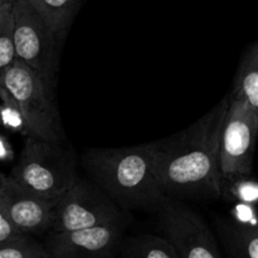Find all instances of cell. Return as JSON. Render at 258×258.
<instances>
[{
    "mask_svg": "<svg viewBox=\"0 0 258 258\" xmlns=\"http://www.w3.org/2000/svg\"><path fill=\"white\" fill-rule=\"evenodd\" d=\"M229 106L224 96L193 125L148 143L154 169L169 197L221 198V135Z\"/></svg>",
    "mask_w": 258,
    "mask_h": 258,
    "instance_id": "obj_1",
    "label": "cell"
},
{
    "mask_svg": "<svg viewBox=\"0 0 258 258\" xmlns=\"http://www.w3.org/2000/svg\"><path fill=\"white\" fill-rule=\"evenodd\" d=\"M82 166L88 179L126 212L156 213L169 197L156 175L148 144L87 149Z\"/></svg>",
    "mask_w": 258,
    "mask_h": 258,
    "instance_id": "obj_2",
    "label": "cell"
},
{
    "mask_svg": "<svg viewBox=\"0 0 258 258\" xmlns=\"http://www.w3.org/2000/svg\"><path fill=\"white\" fill-rule=\"evenodd\" d=\"M64 143L27 136L10 178L39 196L59 201L80 178L75 153Z\"/></svg>",
    "mask_w": 258,
    "mask_h": 258,
    "instance_id": "obj_3",
    "label": "cell"
},
{
    "mask_svg": "<svg viewBox=\"0 0 258 258\" xmlns=\"http://www.w3.org/2000/svg\"><path fill=\"white\" fill-rule=\"evenodd\" d=\"M0 85L5 86L19 103L29 135L50 141H66L54 90L30 66L20 59L0 71Z\"/></svg>",
    "mask_w": 258,
    "mask_h": 258,
    "instance_id": "obj_4",
    "label": "cell"
},
{
    "mask_svg": "<svg viewBox=\"0 0 258 258\" xmlns=\"http://www.w3.org/2000/svg\"><path fill=\"white\" fill-rule=\"evenodd\" d=\"M15 52L55 91L63 40L29 0H14Z\"/></svg>",
    "mask_w": 258,
    "mask_h": 258,
    "instance_id": "obj_5",
    "label": "cell"
},
{
    "mask_svg": "<svg viewBox=\"0 0 258 258\" xmlns=\"http://www.w3.org/2000/svg\"><path fill=\"white\" fill-rule=\"evenodd\" d=\"M130 217L100 186L78 178L58 201L50 232H70L105 226H126Z\"/></svg>",
    "mask_w": 258,
    "mask_h": 258,
    "instance_id": "obj_6",
    "label": "cell"
},
{
    "mask_svg": "<svg viewBox=\"0 0 258 258\" xmlns=\"http://www.w3.org/2000/svg\"><path fill=\"white\" fill-rule=\"evenodd\" d=\"M258 138V112L243 98L229 95L219 149L222 176L251 175Z\"/></svg>",
    "mask_w": 258,
    "mask_h": 258,
    "instance_id": "obj_7",
    "label": "cell"
},
{
    "mask_svg": "<svg viewBox=\"0 0 258 258\" xmlns=\"http://www.w3.org/2000/svg\"><path fill=\"white\" fill-rule=\"evenodd\" d=\"M156 214L161 236L180 258H226L208 224L189 206L168 197Z\"/></svg>",
    "mask_w": 258,
    "mask_h": 258,
    "instance_id": "obj_8",
    "label": "cell"
},
{
    "mask_svg": "<svg viewBox=\"0 0 258 258\" xmlns=\"http://www.w3.org/2000/svg\"><path fill=\"white\" fill-rule=\"evenodd\" d=\"M126 226H105L70 232H49L44 246L49 258H116Z\"/></svg>",
    "mask_w": 258,
    "mask_h": 258,
    "instance_id": "obj_9",
    "label": "cell"
},
{
    "mask_svg": "<svg viewBox=\"0 0 258 258\" xmlns=\"http://www.w3.org/2000/svg\"><path fill=\"white\" fill-rule=\"evenodd\" d=\"M58 199L39 196L24 188L10 175L0 179V209L12 218L24 234L39 236L49 233Z\"/></svg>",
    "mask_w": 258,
    "mask_h": 258,
    "instance_id": "obj_10",
    "label": "cell"
},
{
    "mask_svg": "<svg viewBox=\"0 0 258 258\" xmlns=\"http://www.w3.org/2000/svg\"><path fill=\"white\" fill-rule=\"evenodd\" d=\"M216 228L226 258H258V227L219 217Z\"/></svg>",
    "mask_w": 258,
    "mask_h": 258,
    "instance_id": "obj_11",
    "label": "cell"
},
{
    "mask_svg": "<svg viewBox=\"0 0 258 258\" xmlns=\"http://www.w3.org/2000/svg\"><path fill=\"white\" fill-rule=\"evenodd\" d=\"M53 32L64 42L83 0H29Z\"/></svg>",
    "mask_w": 258,
    "mask_h": 258,
    "instance_id": "obj_12",
    "label": "cell"
},
{
    "mask_svg": "<svg viewBox=\"0 0 258 258\" xmlns=\"http://www.w3.org/2000/svg\"><path fill=\"white\" fill-rule=\"evenodd\" d=\"M231 95L246 100L258 112V42L244 52Z\"/></svg>",
    "mask_w": 258,
    "mask_h": 258,
    "instance_id": "obj_13",
    "label": "cell"
},
{
    "mask_svg": "<svg viewBox=\"0 0 258 258\" xmlns=\"http://www.w3.org/2000/svg\"><path fill=\"white\" fill-rule=\"evenodd\" d=\"M120 258H180L173 244L163 236L138 234L125 238Z\"/></svg>",
    "mask_w": 258,
    "mask_h": 258,
    "instance_id": "obj_14",
    "label": "cell"
},
{
    "mask_svg": "<svg viewBox=\"0 0 258 258\" xmlns=\"http://www.w3.org/2000/svg\"><path fill=\"white\" fill-rule=\"evenodd\" d=\"M15 59L14 0H0V71L13 64Z\"/></svg>",
    "mask_w": 258,
    "mask_h": 258,
    "instance_id": "obj_15",
    "label": "cell"
},
{
    "mask_svg": "<svg viewBox=\"0 0 258 258\" xmlns=\"http://www.w3.org/2000/svg\"><path fill=\"white\" fill-rule=\"evenodd\" d=\"M249 176H222L221 198L258 207V181Z\"/></svg>",
    "mask_w": 258,
    "mask_h": 258,
    "instance_id": "obj_16",
    "label": "cell"
},
{
    "mask_svg": "<svg viewBox=\"0 0 258 258\" xmlns=\"http://www.w3.org/2000/svg\"><path fill=\"white\" fill-rule=\"evenodd\" d=\"M0 98H2V118L4 128L10 133L20 134L24 138L29 136L27 121L19 103L14 96L8 91L5 86L0 85Z\"/></svg>",
    "mask_w": 258,
    "mask_h": 258,
    "instance_id": "obj_17",
    "label": "cell"
},
{
    "mask_svg": "<svg viewBox=\"0 0 258 258\" xmlns=\"http://www.w3.org/2000/svg\"><path fill=\"white\" fill-rule=\"evenodd\" d=\"M0 258H49L44 242L35 236L24 234L8 243L0 244Z\"/></svg>",
    "mask_w": 258,
    "mask_h": 258,
    "instance_id": "obj_18",
    "label": "cell"
},
{
    "mask_svg": "<svg viewBox=\"0 0 258 258\" xmlns=\"http://www.w3.org/2000/svg\"><path fill=\"white\" fill-rule=\"evenodd\" d=\"M22 236H24V233L15 226L12 218L0 209V244L12 242Z\"/></svg>",
    "mask_w": 258,
    "mask_h": 258,
    "instance_id": "obj_19",
    "label": "cell"
},
{
    "mask_svg": "<svg viewBox=\"0 0 258 258\" xmlns=\"http://www.w3.org/2000/svg\"><path fill=\"white\" fill-rule=\"evenodd\" d=\"M2 150H0V158H2L3 161L12 160L13 156H14V151H13L12 144L8 141L7 136H2V145H0Z\"/></svg>",
    "mask_w": 258,
    "mask_h": 258,
    "instance_id": "obj_20",
    "label": "cell"
}]
</instances>
